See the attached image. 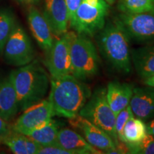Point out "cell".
I'll list each match as a JSON object with an SVG mask.
<instances>
[{
    "mask_svg": "<svg viewBox=\"0 0 154 154\" xmlns=\"http://www.w3.org/2000/svg\"><path fill=\"white\" fill-rule=\"evenodd\" d=\"M48 99L54 116L68 119L74 118L91 94L90 88L72 74L51 79Z\"/></svg>",
    "mask_w": 154,
    "mask_h": 154,
    "instance_id": "1",
    "label": "cell"
},
{
    "mask_svg": "<svg viewBox=\"0 0 154 154\" xmlns=\"http://www.w3.org/2000/svg\"><path fill=\"white\" fill-rule=\"evenodd\" d=\"M98 33L96 42L102 57L117 72L130 73V38L124 28L114 20L108 22Z\"/></svg>",
    "mask_w": 154,
    "mask_h": 154,
    "instance_id": "3",
    "label": "cell"
},
{
    "mask_svg": "<svg viewBox=\"0 0 154 154\" xmlns=\"http://www.w3.org/2000/svg\"><path fill=\"white\" fill-rule=\"evenodd\" d=\"M15 25L14 17L11 11L7 9L0 10V52L3 51Z\"/></svg>",
    "mask_w": 154,
    "mask_h": 154,
    "instance_id": "23",
    "label": "cell"
},
{
    "mask_svg": "<svg viewBox=\"0 0 154 154\" xmlns=\"http://www.w3.org/2000/svg\"><path fill=\"white\" fill-rule=\"evenodd\" d=\"M6 61L17 66H22L33 61L34 51L26 32L15 25L4 47Z\"/></svg>",
    "mask_w": 154,
    "mask_h": 154,
    "instance_id": "7",
    "label": "cell"
},
{
    "mask_svg": "<svg viewBox=\"0 0 154 154\" xmlns=\"http://www.w3.org/2000/svg\"><path fill=\"white\" fill-rule=\"evenodd\" d=\"M127 153L154 154V135L149 134L141 141L136 143H126Z\"/></svg>",
    "mask_w": 154,
    "mask_h": 154,
    "instance_id": "24",
    "label": "cell"
},
{
    "mask_svg": "<svg viewBox=\"0 0 154 154\" xmlns=\"http://www.w3.org/2000/svg\"><path fill=\"white\" fill-rule=\"evenodd\" d=\"M134 116L143 121L154 119V87H135L129 103Z\"/></svg>",
    "mask_w": 154,
    "mask_h": 154,
    "instance_id": "14",
    "label": "cell"
},
{
    "mask_svg": "<svg viewBox=\"0 0 154 154\" xmlns=\"http://www.w3.org/2000/svg\"><path fill=\"white\" fill-rule=\"evenodd\" d=\"M18 100L19 109L24 111L44 99L49 88V78L38 61L13 71L9 75Z\"/></svg>",
    "mask_w": 154,
    "mask_h": 154,
    "instance_id": "2",
    "label": "cell"
},
{
    "mask_svg": "<svg viewBox=\"0 0 154 154\" xmlns=\"http://www.w3.org/2000/svg\"><path fill=\"white\" fill-rule=\"evenodd\" d=\"M71 32L65 33L54 42L47 54V66L53 79L72 74L70 56Z\"/></svg>",
    "mask_w": 154,
    "mask_h": 154,
    "instance_id": "10",
    "label": "cell"
},
{
    "mask_svg": "<svg viewBox=\"0 0 154 154\" xmlns=\"http://www.w3.org/2000/svg\"><path fill=\"white\" fill-rule=\"evenodd\" d=\"M19 111L17 93L10 77L0 80V116L10 120Z\"/></svg>",
    "mask_w": 154,
    "mask_h": 154,
    "instance_id": "18",
    "label": "cell"
},
{
    "mask_svg": "<svg viewBox=\"0 0 154 154\" xmlns=\"http://www.w3.org/2000/svg\"><path fill=\"white\" fill-rule=\"evenodd\" d=\"M38 153L40 154H73L72 151L63 149L58 144L40 146Z\"/></svg>",
    "mask_w": 154,
    "mask_h": 154,
    "instance_id": "26",
    "label": "cell"
},
{
    "mask_svg": "<svg viewBox=\"0 0 154 154\" xmlns=\"http://www.w3.org/2000/svg\"><path fill=\"white\" fill-rule=\"evenodd\" d=\"M66 2L67 8H68L69 21L74 16L75 11H76L77 8L79 6L82 0H65Z\"/></svg>",
    "mask_w": 154,
    "mask_h": 154,
    "instance_id": "27",
    "label": "cell"
},
{
    "mask_svg": "<svg viewBox=\"0 0 154 154\" xmlns=\"http://www.w3.org/2000/svg\"><path fill=\"white\" fill-rule=\"evenodd\" d=\"M15 154H37L40 145L26 135L10 131L0 139Z\"/></svg>",
    "mask_w": 154,
    "mask_h": 154,
    "instance_id": "19",
    "label": "cell"
},
{
    "mask_svg": "<svg viewBox=\"0 0 154 154\" xmlns=\"http://www.w3.org/2000/svg\"><path fill=\"white\" fill-rule=\"evenodd\" d=\"M59 124L52 119L38 128L29 133L27 136L40 146L57 144Z\"/></svg>",
    "mask_w": 154,
    "mask_h": 154,
    "instance_id": "20",
    "label": "cell"
},
{
    "mask_svg": "<svg viewBox=\"0 0 154 154\" xmlns=\"http://www.w3.org/2000/svg\"><path fill=\"white\" fill-rule=\"evenodd\" d=\"M109 9L105 0H82L69 24L77 34L94 36L105 26Z\"/></svg>",
    "mask_w": 154,
    "mask_h": 154,
    "instance_id": "5",
    "label": "cell"
},
{
    "mask_svg": "<svg viewBox=\"0 0 154 154\" xmlns=\"http://www.w3.org/2000/svg\"><path fill=\"white\" fill-rule=\"evenodd\" d=\"M54 116L51 102L42 100L24 109V112L15 121L12 130L15 132L27 135L32 131L42 126Z\"/></svg>",
    "mask_w": 154,
    "mask_h": 154,
    "instance_id": "11",
    "label": "cell"
},
{
    "mask_svg": "<svg viewBox=\"0 0 154 154\" xmlns=\"http://www.w3.org/2000/svg\"><path fill=\"white\" fill-rule=\"evenodd\" d=\"M70 126L85 138L90 145L104 153H120L113 138L91 121L78 114L69 119Z\"/></svg>",
    "mask_w": 154,
    "mask_h": 154,
    "instance_id": "9",
    "label": "cell"
},
{
    "mask_svg": "<svg viewBox=\"0 0 154 154\" xmlns=\"http://www.w3.org/2000/svg\"><path fill=\"white\" fill-rule=\"evenodd\" d=\"M132 116L134 115L132 112L130 105H128L124 110L120 111L116 116V131L118 139L121 143L124 142L123 131H124V126L128 119Z\"/></svg>",
    "mask_w": 154,
    "mask_h": 154,
    "instance_id": "25",
    "label": "cell"
},
{
    "mask_svg": "<svg viewBox=\"0 0 154 154\" xmlns=\"http://www.w3.org/2000/svg\"><path fill=\"white\" fill-rule=\"evenodd\" d=\"M27 19L31 32L38 46L47 53L55 41L54 34L49 22L43 14L34 7L29 10Z\"/></svg>",
    "mask_w": 154,
    "mask_h": 154,
    "instance_id": "13",
    "label": "cell"
},
{
    "mask_svg": "<svg viewBox=\"0 0 154 154\" xmlns=\"http://www.w3.org/2000/svg\"><path fill=\"white\" fill-rule=\"evenodd\" d=\"M17 1L22 4H33L37 2L39 0H17Z\"/></svg>",
    "mask_w": 154,
    "mask_h": 154,
    "instance_id": "31",
    "label": "cell"
},
{
    "mask_svg": "<svg viewBox=\"0 0 154 154\" xmlns=\"http://www.w3.org/2000/svg\"><path fill=\"white\" fill-rule=\"evenodd\" d=\"M105 1L106 2L109 4V5H112V4L114 3L115 0H105Z\"/></svg>",
    "mask_w": 154,
    "mask_h": 154,
    "instance_id": "32",
    "label": "cell"
},
{
    "mask_svg": "<svg viewBox=\"0 0 154 154\" xmlns=\"http://www.w3.org/2000/svg\"><path fill=\"white\" fill-rule=\"evenodd\" d=\"M43 15L49 22L54 36H61L66 33L69 16L65 0H44Z\"/></svg>",
    "mask_w": 154,
    "mask_h": 154,
    "instance_id": "12",
    "label": "cell"
},
{
    "mask_svg": "<svg viewBox=\"0 0 154 154\" xmlns=\"http://www.w3.org/2000/svg\"><path fill=\"white\" fill-rule=\"evenodd\" d=\"M118 9L121 13L139 14L154 11V0H119Z\"/></svg>",
    "mask_w": 154,
    "mask_h": 154,
    "instance_id": "22",
    "label": "cell"
},
{
    "mask_svg": "<svg viewBox=\"0 0 154 154\" xmlns=\"http://www.w3.org/2000/svg\"><path fill=\"white\" fill-rule=\"evenodd\" d=\"M134 88L132 84L116 81L108 84L106 99L116 116L129 105Z\"/></svg>",
    "mask_w": 154,
    "mask_h": 154,
    "instance_id": "16",
    "label": "cell"
},
{
    "mask_svg": "<svg viewBox=\"0 0 154 154\" xmlns=\"http://www.w3.org/2000/svg\"><path fill=\"white\" fill-rule=\"evenodd\" d=\"M9 128L7 121L0 116V139L9 132Z\"/></svg>",
    "mask_w": 154,
    "mask_h": 154,
    "instance_id": "28",
    "label": "cell"
},
{
    "mask_svg": "<svg viewBox=\"0 0 154 154\" xmlns=\"http://www.w3.org/2000/svg\"><path fill=\"white\" fill-rule=\"evenodd\" d=\"M147 134V126L144 121L132 116L128 119L124 126L123 131V143H138L141 141Z\"/></svg>",
    "mask_w": 154,
    "mask_h": 154,
    "instance_id": "21",
    "label": "cell"
},
{
    "mask_svg": "<svg viewBox=\"0 0 154 154\" xmlns=\"http://www.w3.org/2000/svg\"><path fill=\"white\" fill-rule=\"evenodd\" d=\"M115 20L124 28L130 39L138 42H154V11L139 14L121 13Z\"/></svg>",
    "mask_w": 154,
    "mask_h": 154,
    "instance_id": "8",
    "label": "cell"
},
{
    "mask_svg": "<svg viewBox=\"0 0 154 154\" xmlns=\"http://www.w3.org/2000/svg\"><path fill=\"white\" fill-rule=\"evenodd\" d=\"M57 143L63 149L72 151L73 154L103 153L90 145L82 135L72 128H63L59 129Z\"/></svg>",
    "mask_w": 154,
    "mask_h": 154,
    "instance_id": "15",
    "label": "cell"
},
{
    "mask_svg": "<svg viewBox=\"0 0 154 154\" xmlns=\"http://www.w3.org/2000/svg\"><path fill=\"white\" fill-rule=\"evenodd\" d=\"M143 84H145L146 86L154 87V75L143 79Z\"/></svg>",
    "mask_w": 154,
    "mask_h": 154,
    "instance_id": "29",
    "label": "cell"
},
{
    "mask_svg": "<svg viewBox=\"0 0 154 154\" xmlns=\"http://www.w3.org/2000/svg\"><path fill=\"white\" fill-rule=\"evenodd\" d=\"M79 114L106 132L116 142L118 148L120 141L116 131V115L107 101L106 88H96Z\"/></svg>",
    "mask_w": 154,
    "mask_h": 154,
    "instance_id": "6",
    "label": "cell"
},
{
    "mask_svg": "<svg viewBox=\"0 0 154 154\" xmlns=\"http://www.w3.org/2000/svg\"><path fill=\"white\" fill-rule=\"evenodd\" d=\"M147 126V133L149 134L154 135V119L151 120V121L148 124Z\"/></svg>",
    "mask_w": 154,
    "mask_h": 154,
    "instance_id": "30",
    "label": "cell"
},
{
    "mask_svg": "<svg viewBox=\"0 0 154 154\" xmlns=\"http://www.w3.org/2000/svg\"><path fill=\"white\" fill-rule=\"evenodd\" d=\"M72 74L81 81L92 78L99 70L97 50L89 36L71 32Z\"/></svg>",
    "mask_w": 154,
    "mask_h": 154,
    "instance_id": "4",
    "label": "cell"
},
{
    "mask_svg": "<svg viewBox=\"0 0 154 154\" xmlns=\"http://www.w3.org/2000/svg\"><path fill=\"white\" fill-rule=\"evenodd\" d=\"M131 62L142 79L154 75V44L131 50Z\"/></svg>",
    "mask_w": 154,
    "mask_h": 154,
    "instance_id": "17",
    "label": "cell"
}]
</instances>
